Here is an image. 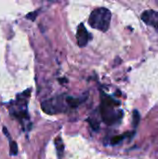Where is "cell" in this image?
I'll return each mask as SVG.
<instances>
[{
  "label": "cell",
  "mask_w": 158,
  "mask_h": 159,
  "mask_svg": "<svg viewBox=\"0 0 158 159\" xmlns=\"http://www.w3.org/2000/svg\"><path fill=\"white\" fill-rule=\"evenodd\" d=\"M111 19L112 13L108 8L97 7L90 13L88 18V24L93 29L105 33L110 27Z\"/></svg>",
  "instance_id": "cell-1"
},
{
  "label": "cell",
  "mask_w": 158,
  "mask_h": 159,
  "mask_svg": "<svg viewBox=\"0 0 158 159\" xmlns=\"http://www.w3.org/2000/svg\"><path fill=\"white\" fill-rule=\"evenodd\" d=\"M116 102H115L111 97L102 94V104H101V115L102 120L107 124L115 123L119 116L117 113L115 111V105H116Z\"/></svg>",
  "instance_id": "cell-2"
},
{
  "label": "cell",
  "mask_w": 158,
  "mask_h": 159,
  "mask_svg": "<svg viewBox=\"0 0 158 159\" xmlns=\"http://www.w3.org/2000/svg\"><path fill=\"white\" fill-rule=\"evenodd\" d=\"M65 98L66 96H57L44 101L41 103V108L43 112L47 115H57L64 113L66 111V106H68Z\"/></svg>",
  "instance_id": "cell-3"
},
{
  "label": "cell",
  "mask_w": 158,
  "mask_h": 159,
  "mask_svg": "<svg viewBox=\"0 0 158 159\" xmlns=\"http://www.w3.org/2000/svg\"><path fill=\"white\" fill-rule=\"evenodd\" d=\"M142 20L145 24L152 26L158 31V11L156 10H145L142 14Z\"/></svg>",
  "instance_id": "cell-4"
},
{
  "label": "cell",
  "mask_w": 158,
  "mask_h": 159,
  "mask_svg": "<svg viewBox=\"0 0 158 159\" xmlns=\"http://www.w3.org/2000/svg\"><path fill=\"white\" fill-rule=\"evenodd\" d=\"M90 35L88 34V32L87 31L85 25L83 23H80L77 27V31H76V40H77V44L80 48H84L88 45V41H89Z\"/></svg>",
  "instance_id": "cell-5"
},
{
  "label": "cell",
  "mask_w": 158,
  "mask_h": 159,
  "mask_svg": "<svg viewBox=\"0 0 158 159\" xmlns=\"http://www.w3.org/2000/svg\"><path fill=\"white\" fill-rule=\"evenodd\" d=\"M55 145H56V149H57V152L59 155H62L63 151H64V144H63V142L61 140V138L59 136L55 139V142H54Z\"/></svg>",
  "instance_id": "cell-6"
},
{
  "label": "cell",
  "mask_w": 158,
  "mask_h": 159,
  "mask_svg": "<svg viewBox=\"0 0 158 159\" xmlns=\"http://www.w3.org/2000/svg\"><path fill=\"white\" fill-rule=\"evenodd\" d=\"M9 155L15 157L18 155V144L15 141L9 140Z\"/></svg>",
  "instance_id": "cell-7"
},
{
  "label": "cell",
  "mask_w": 158,
  "mask_h": 159,
  "mask_svg": "<svg viewBox=\"0 0 158 159\" xmlns=\"http://www.w3.org/2000/svg\"><path fill=\"white\" fill-rule=\"evenodd\" d=\"M126 135H118V136H115L112 139L111 141V143L113 145H115V144H118L119 143H121L124 139H125Z\"/></svg>",
  "instance_id": "cell-8"
},
{
  "label": "cell",
  "mask_w": 158,
  "mask_h": 159,
  "mask_svg": "<svg viewBox=\"0 0 158 159\" xmlns=\"http://www.w3.org/2000/svg\"><path fill=\"white\" fill-rule=\"evenodd\" d=\"M133 118H134L133 123H134L135 126H137L138 123H139V120H140V115H139V113L137 111H134V116H133Z\"/></svg>",
  "instance_id": "cell-9"
},
{
  "label": "cell",
  "mask_w": 158,
  "mask_h": 159,
  "mask_svg": "<svg viewBox=\"0 0 158 159\" xmlns=\"http://www.w3.org/2000/svg\"><path fill=\"white\" fill-rule=\"evenodd\" d=\"M36 14H37V11H34V12L29 13V14H28V15L26 16V18H27V19H29V20H35V17L37 16Z\"/></svg>",
  "instance_id": "cell-10"
},
{
  "label": "cell",
  "mask_w": 158,
  "mask_h": 159,
  "mask_svg": "<svg viewBox=\"0 0 158 159\" xmlns=\"http://www.w3.org/2000/svg\"><path fill=\"white\" fill-rule=\"evenodd\" d=\"M3 132L7 137L8 140H11V136H10V134H9V132H8V130H7V129L6 127H3Z\"/></svg>",
  "instance_id": "cell-11"
},
{
  "label": "cell",
  "mask_w": 158,
  "mask_h": 159,
  "mask_svg": "<svg viewBox=\"0 0 158 159\" xmlns=\"http://www.w3.org/2000/svg\"><path fill=\"white\" fill-rule=\"evenodd\" d=\"M155 2H156V3L158 5V0H155Z\"/></svg>",
  "instance_id": "cell-12"
}]
</instances>
